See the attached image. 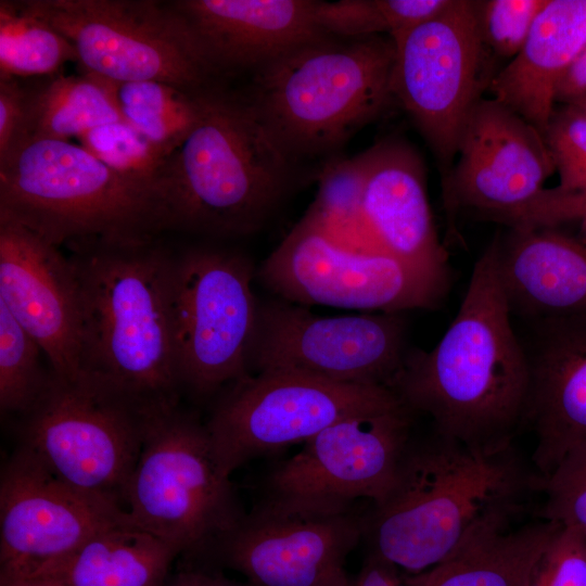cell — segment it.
Here are the masks:
<instances>
[{"instance_id":"277c9868","label":"cell","mask_w":586,"mask_h":586,"mask_svg":"<svg viewBox=\"0 0 586 586\" xmlns=\"http://www.w3.org/2000/svg\"><path fill=\"white\" fill-rule=\"evenodd\" d=\"M295 167L244 94L213 87L199 123L170 155L168 230L252 234L291 191Z\"/></svg>"},{"instance_id":"d6a6232c","label":"cell","mask_w":586,"mask_h":586,"mask_svg":"<svg viewBox=\"0 0 586 586\" xmlns=\"http://www.w3.org/2000/svg\"><path fill=\"white\" fill-rule=\"evenodd\" d=\"M538 518L586 532V441L573 446L543 479Z\"/></svg>"},{"instance_id":"ab89813d","label":"cell","mask_w":586,"mask_h":586,"mask_svg":"<svg viewBox=\"0 0 586 586\" xmlns=\"http://www.w3.org/2000/svg\"><path fill=\"white\" fill-rule=\"evenodd\" d=\"M397 569L371 556H367L362 569L349 586H402Z\"/></svg>"},{"instance_id":"7bdbcfd3","label":"cell","mask_w":586,"mask_h":586,"mask_svg":"<svg viewBox=\"0 0 586 586\" xmlns=\"http://www.w3.org/2000/svg\"><path fill=\"white\" fill-rule=\"evenodd\" d=\"M568 104L575 107L579 113H582L586 117V94Z\"/></svg>"},{"instance_id":"f546056e","label":"cell","mask_w":586,"mask_h":586,"mask_svg":"<svg viewBox=\"0 0 586 586\" xmlns=\"http://www.w3.org/2000/svg\"><path fill=\"white\" fill-rule=\"evenodd\" d=\"M77 62L72 43L20 1H0V79H37Z\"/></svg>"},{"instance_id":"30bf717a","label":"cell","mask_w":586,"mask_h":586,"mask_svg":"<svg viewBox=\"0 0 586 586\" xmlns=\"http://www.w3.org/2000/svg\"><path fill=\"white\" fill-rule=\"evenodd\" d=\"M391 38L394 101L429 144L444 181L468 118L494 77L488 74L477 1L453 0L438 16Z\"/></svg>"},{"instance_id":"7c38bea8","label":"cell","mask_w":586,"mask_h":586,"mask_svg":"<svg viewBox=\"0 0 586 586\" xmlns=\"http://www.w3.org/2000/svg\"><path fill=\"white\" fill-rule=\"evenodd\" d=\"M255 275L246 256L229 250L203 246L175 255L173 322L182 388L209 396L250 374Z\"/></svg>"},{"instance_id":"f1b7e54d","label":"cell","mask_w":586,"mask_h":586,"mask_svg":"<svg viewBox=\"0 0 586 586\" xmlns=\"http://www.w3.org/2000/svg\"><path fill=\"white\" fill-rule=\"evenodd\" d=\"M318 189L303 219L339 244L362 252L379 251L362 214L364 166L360 154L333 156L318 173Z\"/></svg>"},{"instance_id":"44dd1931","label":"cell","mask_w":586,"mask_h":586,"mask_svg":"<svg viewBox=\"0 0 586 586\" xmlns=\"http://www.w3.org/2000/svg\"><path fill=\"white\" fill-rule=\"evenodd\" d=\"M523 343L530 366L524 417L536 437L532 461L545 479L586 441V315L530 321Z\"/></svg>"},{"instance_id":"9a60e30c","label":"cell","mask_w":586,"mask_h":586,"mask_svg":"<svg viewBox=\"0 0 586 586\" xmlns=\"http://www.w3.org/2000/svg\"><path fill=\"white\" fill-rule=\"evenodd\" d=\"M413 416L403 404L333 423L269 472L262 501L310 510L379 502L412 440Z\"/></svg>"},{"instance_id":"3957f363","label":"cell","mask_w":586,"mask_h":586,"mask_svg":"<svg viewBox=\"0 0 586 586\" xmlns=\"http://www.w3.org/2000/svg\"><path fill=\"white\" fill-rule=\"evenodd\" d=\"M511 315L494 239L442 339L430 351L408 349L388 387L444 437L475 446L512 442L524 424L530 366Z\"/></svg>"},{"instance_id":"1f68e13d","label":"cell","mask_w":586,"mask_h":586,"mask_svg":"<svg viewBox=\"0 0 586 586\" xmlns=\"http://www.w3.org/2000/svg\"><path fill=\"white\" fill-rule=\"evenodd\" d=\"M38 342L0 303V409L24 415L42 393L50 372L41 368Z\"/></svg>"},{"instance_id":"f35d334b","label":"cell","mask_w":586,"mask_h":586,"mask_svg":"<svg viewBox=\"0 0 586 586\" xmlns=\"http://www.w3.org/2000/svg\"><path fill=\"white\" fill-rule=\"evenodd\" d=\"M586 94V43L560 78L555 102L568 104Z\"/></svg>"},{"instance_id":"ffe728a7","label":"cell","mask_w":586,"mask_h":586,"mask_svg":"<svg viewBox=\"0 0 586 586\" xmlns=\"http://www.w3.org/2000/svg\"><path fill=\"white\" fill-rule=\"evenodd\" d=\"M359 154L362 214L377 249L448 284V254L434 225L419 153L403 139L385 138Z\"/></svg>"},{"instance_id":"e575fe53","label":"cell","mask_w":586,"mask_h":586,"mask_svg":"<svg viewBox=\"0 0 586 586\" xmlns=\"http://www.w3.org/2000/svg\"><path fill=\"white\" fill-rule=\"evenodd\" d=\"M547 1H477L480 30L485 47L499 56L513 59L525 43Z\"/></svg>"},{"instance_id":"74e56055","label":"cell","mask_w":586,"mask_h":586,"mask_svg":"<svg viewBox=\"0 0 586 586\" xmlns=\"http://www.w3.org/2000/svg\"><path fill=\"white\" fill-rule=\"evenodd\" d=\"M27 118L24 79H0V161L23 140Z\"/></svg>"},{"instance_id":"83f0119b","label":"cell","mask_w":586,"mask_h":586,"mask_svg":"<svg viewBox=\"0 0 586 586\" xmlns=\"http://www.w3.org/2000/svg\"><path fill=\"white\" fill-rule=\"evenodd\" d=\"M100 79L110 91L122 119L167 155L180 146L199 123L209 90L193 92L157 80L118 82Z\"/></svg>"},{"instance_id":"d590c367","label":"cell","mask_w":586,"mask_h":586,"mask_svg":"<svg viewBox=\"0 0 586 586\" xmlns=\"http://www.w3.org/2000/svg\"><path fill=\"white\" fill-rule=\"evenodd\" d=\"M486 220L510 229L560 228L572 222L586 225V187L575 190L544 188L525 204L492 215Z\"/></svg>"},{"instance_id":"5bb4252c","label":"cell","mask_w":586,"mask_h":586,"mask_svg":"<svg viewBox=\"0 0 586 586\" xmlns=\"http://www.w3.org/2000/svg\"><path fill=\"white\" fill-rule=\"evenodd\" d=\"M409 348L400 314L320 316L281 298L258 300L249 372L286 371L388 386Z\"/></svg>"},{"instance_id":"836d02e7","label":"cell","mask_w":586,"mask_h":586,"mask_svg":"<svg viewBox=\"0 0 586 586\" xmlns=\"http://www.w3.org/2000/svg\"><path fill=\"white\" fill-rule=\"evenodd\" d=\"M543 137L559 174L557 187H586V117L570 104L556 106Z\"/></svg>"},{"instance_id":"ba28073f","label":"cell","mask_w":586,"mask_h":586,"mask_svg":"<svg viewBox=\"0 0 586 586\" xmlns=\"http://www.w3.org/2000/svg\"><path fill=\"white\" fill-rule=\"evenodd\" d=\"M74 47L84 73L111 81H164L193 92L216 85L183 20L169 1L24 0Z\"/></svg>"},{"instance_id":"6da1fadb","label":"cell","mask_w":586,"mask_h":586,"mask_svg":"<svg viewBox=\"0 0 586 586\" xmlns=\"http://www.w3.org/2000/svg\"><path fill=\"white\" fill-rule=\"evenodd\" d=\"M542 485L512 442L475 446L435 432L423 442L412 437L392 487L366 510L368 556L408 575L424 572L511 528Z\"/></svg>"},{"instance_id":"d6986e66","label":"cell","mask_w":586,"mask_h":586,"mask_svg":"<svg viewBox=\"0 0 586 586\" xmlns=\"http://www.w3.org/2000/svg\"><path fill=\"white\" fill-rule=\"evenodd\" d=\"M0 303L38 342L54 374L80 379V303L72 263L59 246L3 217Z\"/></svg>"},{"instance_id":"52a82bcc","label":"cell","mask_w":586,"mask_h":586,"mask_svg":"<svg viewBox=\"0 0 586 586\" xmlns=\"http://www.w3.org/2000/svg\"><path fill=\"white\" fill-rule=\"evenodd\" d=\"M125 510L178 555L204 553L245 514L205 423L179 407L149 420Z\"/></svg>"},{"instance_id":"5b68a950","label":"cell","mask_w":586,"mask_h":586,"mask_svg":"<svg viewBox=\"0 0 586 586\" xmlns=\"http://www.w3.org/2000/svg\"><path fill=\"white\" fill-rule=\"evenodd\" d=\"M394 60L391 37L326 35L252 73L244 97L296 165L327 161L395 102Z\"/></svg>"},{"instance_id":"b9f144b4","label":"cell","mask_w":586,"mask_h":586,"mask_svg":"<svg viewBox=\"0 0 586 586\" xmlns=\"http://www.w3.org/2000/svg\"><path fill=\"white\" fill-rule=\"evenodd\" d=\"M0 586H65L62 583L41 575L0 576Z\"/></svg>"},{"instance_id":"4dcf8cb0","label":"cell","mask_w":586,"mask_h":586,"mask_svg":"<svg viewBox=\"0 0 586 586\" xmlns=\"http://www.w3.org/2000/svg\"><path fill=\"white\" fill-rule=\"evenodd\" d=\"M78 139L80 145L111 169L160 191L165 199L170 155L158 150L129 124L124 120L104 124Z\"/></svg>"},{"instance_id":"2e32d148","label":"cell","mask_w":586,"mask_h":586,"mask_svg":"<svg viewBox=\"0 0 586 586\" xmlns=\"http://www.w3.org/2000/svg\"><path fill=\"white\" fill-rule=\"evenodd\" d=\"M366 510H310L260 501L205 551L251 586H349L345 564Z\"/></svg>"},{"instance_id":"4316f807","label":"cell","mask_w":586,"mask_h":586,"mask_svg":"<svg viewBox=\"0 0 586 586\" xmlns=\"http://www.w3.org/2000/svg\"><path fill=\"white\" fill-rule=\"evenodd\" d=\"M29 80L22 142L79 138L98 126L123 120L110 91L97 76L59 73Z\"/></svg>"},{"instance_id":"60d3db41","label":"cell","mask_w":586,"mask_h":586,"mask_svg":"<svg viewBox=\"0 0 586 586\" xmlns=\"http://www.w3.org/2000/svg\"><path fill=\"white\" fill-rule=\"evenodd\" d=\"M162 586H251L249 583H238L215 572L189 570L167 578Z\"/></svg>"},{"instance_id":"cb8c5ba5","label":"cell","mask_w":586,"mask_h":586,"mask_svg":"<svg viewBox=\"0 0 586 586\" xmlns=\"http://www.w3.org/2000/svg\"><path fill=\"white\" fill-rule=\"evenodd\" d=\"M586 43V0H548L520 52L488 90L542 135L556 107V87Z\"/></svg>"},{"instance_id":"8992f818","label":"cell","mask_w":586,"mask_h":586,"mask_svg":"<svg viewBox=\"0 0 586 586\" xmlns=\"http://www.w3.org/2000/svg\"><path fill=\"white\" fill-rule=\"evenodd\" d=\"M0 217L56 246L150 239L168 230L160 191L118 174L68 140H27L0 161Z\"/></svg>"},{"instance_id":"9c48e42d","label":"cell","mask_w":586,"mask_h":586,"mask_svg":"<svg viewBox=\"0 0 586 586\" xmlns=\"http://www.w3.org/2000/svg\"><path fill=\"white\" fill-rule=\"evenodd\" d=\"M227 387L205 425L229 475L254 458L305 443L343 419L403 405L388 386L286 371L250 373Z\"/></svg>"},{"instance_id":"484cf974","label":"cell","mask_w":586,"mask_h":586,"mask_svg":"<svg viewBox=\"0 0 586 586\" xmlns=\"http://www.w3.org/2000/svg\"><path fill=\"white\" fill-rule=\"evenodd\" d=\"M561 525L538 520L475 542L444 562L407 575L405 586H526Z\"/></svg>"},{"instance_id":"8d00e7d4","label":"cell","mask_w":586,"mask_h":586,"mask_svg":"<svg viewBox=\"0 0 586 586\" xmlns=\"http://www.w3.org/2000/svg\"><path fill=\"white\" fill-rule=\"evenodd\" d=\"M526 586H586V535L561 526L535 566Z\"/></svg>"},{"instance_id":"e0dca14e","label":"cell","mask_w":586,"mask_h":586,"mask_svg":"<svg viewBox=\"0 0 586 586\" xmlns=\"http://www.w3.org/2000/svg\"><path fill=\"white\" fill-rule=\"evenodd\" d=\"M125 521L120 505L75 488L20 445L0 476V576L29 574Z\"/></svg>"},{"instance_id":"ac0fdd59","label":"cell","mask_w":586,"mask_h":586,"mask_svg":"<svg viewBox=\"0 0 586 586\" xmlns=\"http://www.w3.org/2000/svg\"><path fill=\"white\" fill-rule=\"evenodd\" d=\"M458 161L442 181L448 235L456 216L479 219L517 208L533 199L556 171L543 135L495 99H481L464 126Z\"/></svg>"},{"instance_id":"ee69618b","label":"cell","mask_w":586,"mask_h":586,"mask_svg":"<svg viewBox=\"0 0 586 586\" xmlns=\"http://www.w3.org/2000/svg\"><path fill=\"white\" fill-rule=\"evenodd\" d=\"M579 234L586 239V225L581 226Z\"/></svg>"},{"instance_id":"7a4b0ae2","label":"cell","mask_w":586,"mask_h":586,"mask_svg":"<svg viewBox=\"0 0 586 586\" xmlns=\"http://www.w3.org/2000/svg\"><path fill=\"white\" fill-rule=\"evenodd\" d=\"M67 246L80 303V379L148 418L177 408L175 255L154 238Z\"/></svg>"},{"instance_id":"4fadbf2b","label":"cell","mask_w":586,"mask_h":586,"mask_svg":"<svg viewBox=\"0 0 586 586\" xmlns=\"http://www.w3.org/2000/svg\"><path fill=\"white\" fill-rule=\"evenodd\" d=\"M255 278L293 304L386 314L433 309L448 289L387 253L345 247L303 218L263 260Z\"/></svg>"},{"instance_id":"603a6c76","label":"cell","mask_w":586,"mask_h":586,"mask_svg":"<svg viewBox=\"0 0 586 586\" xmlns=\"http://www.w3.org/2000/svg\"><path fill=\"white\" fill-rule=\"evenodd\" d=\"M498 276L511 314L533 321L586 315V239L559 228L495 237Z\"/></svg>"},{"instance_id":"7402d4cb","label":"cell","mask_w":586,"mask_h":586,"mask_svg":"<svg viewBox=\"0 0 586 586\" xmlns=\"http://www.w3.org/2000/svg\"><path fill=\"white\" fill-rule=\"evenodd\" d=\"M205 60L219 78L254 73L289 51L326 36L313 0H176Z\"/></svg>"},{"instance_id":"d4e9b609","label":"cell","mask_w":586,"mask_h":586,"mask_svg":"<svg viewBox=\"0 0 586 586\" xmlns=\"http://www.w3.org/2000/svg\"><path fill=\"white\" fill-rule=\"evenodd\" d=\"M177 556L166 543L125 521L26 575L47 576L65 586H162Z\"/></svg>"},{"instance_id":"8fae6325","label":"cell","mask_w":586,"mask_h":586,"mask_svg":"<svg viewBox=\"0 0 586 586\" xmlns=\"http://www.w3.org/2000/svg\"><path fill=\"white\" fill-rule=\"evenodd\" d=\"M23 416L21 444L58 477L125 509L148 418L85 379L49 380Z\"/></svg>"}]
</instances>
